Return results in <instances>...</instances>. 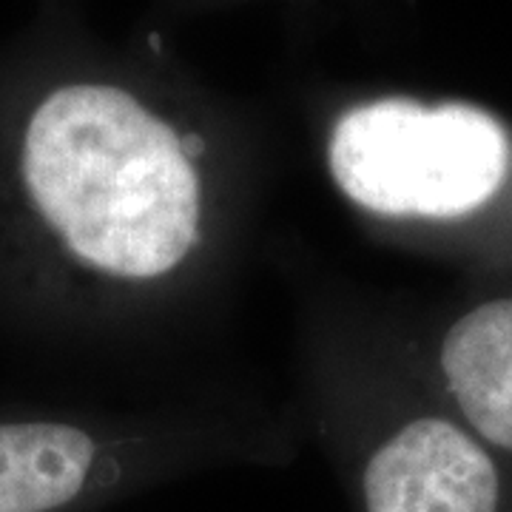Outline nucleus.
Instances as JSON below:
<instances>
[{
    "label": "nucleus",
    "mask_w": 512,
    "mask_h": 512,
    "mask_svg": "<svg viewBox=\"0 0 512 512\" xmlns=\"http://www.w3.org/2000/svg\"><path fill=\"white\" fill-rule=\"evenodd\" d=\"M322 163L359 220L376 228H444L501 200L512 180V137L473 103L379 94L330 117Z\"/></svg>",
    "instance_id": "3"
},
{
    "label": "nucleus",
    "mask_w": 512,
    "mask_h": 512,
    "mask_svg": "<svg viewBox=\"0 0 512 512\" xmlns=\"http://www.w3.org/2000/svg\"><path fill=\"white\" fill-rule=\"evenodd\" d=\"M256 183L205 111L83 57L0 66V322L86 345L194 313L231 274Z\"/></svg>",
    "instance_id": "1"
},
{
    "label": "nucleus",
    "mask_w": 512,
    "mask_h": 512,
    "mask_svg": "<svg viewBox=\"0 0 512 512\" xmlns=\"http://www.w3.org/2000/svg\"><path fill=\"white\" fill-rule=\"evenodd\" d=\"M356 512H501V473L490 447L441 413L376 430L328 419Z\"/></svg>",
    "instance_id": "4"
},
{
    "label": "nucleus",
    "mask_w": 512,
    "mask_h": 512,
    "mask_svg": "<svg viewBox=\"0 0 512 512\" xmlns=\"http://www.w3.org/2000/svg\"><path fill=\"white\" fill-rule=\"evenodd\" d=\"M450 402L487 447L512 453V296L461 313L439 345Z\"/></svg>",
    "instance_id": "5"
},
{
    "label": "nucleus",
    "mask_w": 512,
    "mask_h": 512,
    "mask_svg": "<svg viewBox=\"0 0 512 512\" xmlns=\"http://www.w3.org/2000/svg\"><path fill=\"white\" fill-rule=\"evenodd\" d=\"M291 456L288 427L225 413L0 407V512H100L211 467Z\"/></svg>",
    "instance_id": "2"
}]
</instances>
